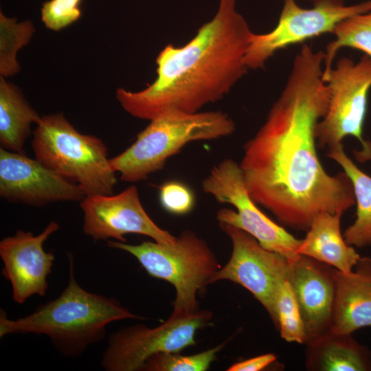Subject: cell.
<instances>
[{
    "label": "cell",
    "mask_w": 371,
    "mask_h": 371,
    "mask_svg": "<svg viewBox=\"0 0 371 371\" xmlns=\"http://www.w3.org/2000/svg\"><path fill=\"white\" fill-rule=\"evenodd\" d=\"M324 52L303 45L280 97L239 164L251 199L283 225L307 231L319 213H344L355 203L344 172L328 175L317 153L315 131L330 91L322 80Z\"/></svg>",
    "instance_id": "1"
},
{
    "label": "cell",
    "mask_w": 371,
    "mask_h": 371,
    "mask_svg": "<svg viewBox=\"0 0 371 371\" xmlns=\"http://www.w3.org/2000/svg\"><path fill=\"white\" fill-rule=\"evenodd\" d=\"M252 34L236 0H219L214 16L186 45H166L156 58L157 77L141 91H116L132 116L151 120L170 111L199 112L221 100L247 74Z\"/></svg>",
    "instance_id": "2"
},
{
    "label": "cell",
    "mask_w": 371,
    "mask_h": 371,
    "mask_svg": "<svg viewBox=\"0 0 371 371\" xmlns=\"http://www.w3.org/2000/svg\"><path fill=\"white\" fill-rule=\"evenodd\" d=\"M69 278L61 294L16 319L0 310V337L34 333L47 336L65 357L80 355L88 346L103 340L106 327L113 322L139 319L119 301L84 289L76 281L71 256Z\"/></svg>",
    "instance_id": "3"
},
{
    "label": "cell",
    "mask_w": 371,
    "mask_h": 371,
    "mask_svg": "<svg viewBox=\"0 0 371 371\" xmlns=\"http://www.w3.org/2000/svg\"><path fill=\"white\" fill-rule=\"evenodd\" d=\"M150 121L132 145L110 158L113 170L120 173L123 181H144L161 170L168 159L187 144L227 137L236 128L233 120L222 111L187 113L170 111Z\"/></svg>",
    "instance_id": "4"
},
{
    "label": "cell",
    "mask_w": 371,
    "mask_h": 371,
    "mask_svg": "<svg viewBox=\"0 0 371 371\" xmlns=\"http://www.w3.org/2000/svg\"><path fill=\"white\" fill-rule=\"evenodd\" d=\"M32 146L37 160L76 183L86 196L113 194L116 172L106 146L98 137L79 133L63 113L41 117Z\"/></svg>",
    "instance_id": "5"
},
{
    "label": "cell",
    "mask_w": 371,
    "mask_h": 371,
    "mask_svg": "<svg viewBox=\"0 0 371 371\" xmlns=\"http://www.w3.org/2000/svg\"><path fill=\"white\" fill-rule=\"evenodd\" d=\"M108 247L133 256L146 273L171 284L176 291L172 313L189 314L199 310L197 296L221 269L207 242L192 230H183L174 244L144 241L131 245L107 240Z\"/></svg>",
    "instance_id": "6"
},
{
    "label": "cell",
    "mask_w": 371,
    "mask_h": 371,
    "mask_svg": "<svg viewBox=\"0 0 371 371\" xmlns=\"http://www.w3.org/2000/svg\"><path fill=\"white\" fill-rule=\"evenodd\" d=\"M330 91L328 111L317 124V146L328 148L341 144L348 136L355 137L361 149L355 152L357 161L371 160V142L363 137V125L371 89V58L363 54L355 63L348 57L322 75Z\"/></svg>",
    "instance_id": "7"
},
{
    "label": "cell",
    "mask_w": 371,
    "mask_h": 371,
    "mask_svg": "<svg viewBox=\"0 0 371 371\" xmlns=\"http://www.w3.org/2000/svg\"><path fill=\"white\" fill-rule=\"evenodd\" d=\"M202 189L220 203L236 208H222L216 213L218 223L240 229L255 238L265 249L276 252L288 260L299 254L301 240L265 215L249 196L240 165L225 159L213 166L202 181Z\"/></svg>",
    "instance_id": "8"
},
{
    "label": "cell",
    "mask_w": 371,
    "mask_h": 371,
    "mask_svg": "<svg viewBox=\"0 0 371 371\" xmlns=\"http://www.w3.org/2000/svg\"><path fill=\"white\" fill-rule=\"evenodd\" d=\"M212 312L198 310L170 316L149 328L137 324L117 330L109 339L101 366L106 371H142L146 361L159 352H179L195 345L197 330L211 324Z\"/></svg>",
    "instance_id": "9"
},
{
    "label": "cell",
    "mask_w": 371,
    "mask_h": 371,
    "mask_svg": "<svg viewBox=\"0 0 371 371\" xmlns=\"http://www.w3.org/2000/svg\"><path fill=\"white\" fill-rule=\"evenodd\" d=\"M313 2L312 8H304L295 0H284L275 27L264 34L252 32L245 57L248 69L262 68L279 50L324 34H333L344 19L371 11V0L349 5L344 0Z\"/></svg>",
    "instance_id": "10"
},
{
    "label": "cell",
    "mask_w": 371,
    "mask_h": 371,
    "mask_svg": "<svg viewBox=\"0 0 371 371\" xmlns=\"http://www.w3.org/2000/svg\"><path fill=\"white\" fill-rule=\"evenodd\" d=\"M218 225L230 238L232 251L212 284L229 280L245 288L263 306L276 327L275 296L279 284L287 278L289 260L262 247L245 231L224 223Z\"/></svg>",
    "instance_id": "11"
},
{
    "label": "cell",
    "mask_w": 371,
    "mask_h": 371,
    "mask_svg": "<svg viewBox=\"0 0 371 371\" xmlns=\"http://www.w3.org/2000/svg\"><path fill=\"white\" fill-rule=\"evenodd\" d=\"M84 233L95 240L126 243L125 235L146 236L162 244H174L177 237L159 227L144 210L135 186L117 194L85 196L80 203Z\"/></svg>",
    "instance_id": "12"
},
{
    "label": "cell",
    "mask_w": 371,
    "mask_h": 371,
    "mask_svg": "<svg viewBox=\"0 0 371 371\" xmlns=\"http://www.w3.org/2000/svg\"><path fill=\"white\" fill-rule=\"evenodd\" d=\"M0 196L9 202L41 207L81 201L80 187L25 153L0 148Z\"/></svg>",
    "instance_id": "13"
},
{
    "label": "cell",
    "mask_w": 371,
    "mask_h": 371,
    "mask_svg": "<svg viewBox=\"0 0 371 371\" xmlns=\"http://www.w3.org/2000/svg\"><path fill=\"white\" fill-rule=\"evenodd\" d=\"M58 229L59 225L51 221L38 235L19 229L1 240L2 275L11 284L15 303L22 304L33 295L46 294L55 256L52 251H45L43 245Z\"/></svg>",
    "instance_id": "14"
},
{
    "label": "cell",
    "mask_w": 371,
    "mask_h": 371,
    "mask_svg": "<svg viewBox=\"0 0 371 371\" xmlns=\"http://www.w3.org/2000/svg\"><path fill=\"white\" fill-rule=\"evenodd\" d=\"M287 278L300 307L306 342L330 328L335 295L333 267L298 255L289 260Z\"/></svg>",
    "instance_id": "15"
},
{
    "label": "cell",
    "mask_w": 371,
    "mask_h": 371,
    "mask_svg": "<svg viewBox=\"0 0 371 371\" xmlns=\"http://www.w3.org/2000/svg\"><path fill=\"white\" fill-rule=\"evenodd\" d=\"M335 295L330 330L351 334L371 326V258L359 259L352 271L333 268Z\"/></svg>",
    "instance_id": "16"
},
{
    "label": "cell",
    "mask_w": 371,
    "mask_h": 371,
    "mask_svg": "<svg viewBox=\"0 0 371 371\" xmlns=\"http://www.w3.org/2000/svg\"><path fill=\"white\" fill-rule=\"evenodd\" d=\"M343 213L322 212L312 221L297 253L343 271L353 270L361 258L354 247L346 243L341 233Z\"/></svg>",
    "instance_id": "17"
},
{
    "label": "cell",
    "mask_w": 371,
    "mask_h": 371,
    "mask_svg": "<svg viewBox=\"0 0 371 371\" xmlns=\"http://www.w3.org/2000/svg\"><path fill=\"white\" fill-rule=\"evenodd\" d=\"M306 366L313 371L371 370V355L351 334L330 329L304 343Z\"/></svg>",
    "instance_id": "18"
},
{
    "label": "cell",
    "mask_w": 371,
    "mask_h": 371,
    "mask_svg": "<svg viewBox=\"0 0 371 371\" xmlns=\"http://www.w3.org/2000/svg\"><path fill=\"white\" fill-rule=\"evenodd\" d=\"M41 117L21 89L6 78L0 76L1 147L24 153L23 147L31 133V126L36 124Z\"/></svg>",
    "instance_id": "19"
},
{
    "label": "cell",
    "mask_w": 371,
    "mask_h": 371,
    "mask_svg": "<svg viewBox=\"0 0 371 371\" xmlns=\"http://www.w3.org/2000/svg\"><path fill=\"white\" fill-rule=\"evenodd\" d=\"M326 155L335 161L350 179L357 203L356 219L345 230L344 240L352 247L371 245V177L350 159L342 144L330 148Z\"/></svg>",
    "instance_id": "20"
},
{
    "label": "cell",
    "mask_w": 371,
    "mask_h": 371,
    "mask_svg": "<svg viewBox=\"0 0 371 371\" xmlns=\"http://www.w3.org/2000/svg\"><path fill=\"white\" fill-rule=\"evenodd\" d=\"M333 34L335 39L327 45L324 52L323 75L333 67L341 48L359 49L371 58V11L344 19L337 25Z\"/></svg>",
    "instance_id": "21"
},
{
    "label": "cell",
    "mask_w": 371,
    "mask_h": 371,
    "mask_svg": "<svg viewBox=\"0 0 371 371\" xmlns=\"http://www.w3.org/2000/svg\"><path fill=\"white\" fill-rule=\"evenodd\" d=\"M34 32L31 21L17 22L16 18L0 12V76L8 78L19 72L17 52L30 43Z\"/></svg>",
    "instance_id": "22"
},
{
    "label": "cell",
    "mask_w": 371,
    "mask_h": 371,
    "mask_svg": "<svg viewBox=\"0 0 371 371\" xmlns=\"http://www.w3.org/2000/svg\"><path fill=\"white\" fill-rule=\"evenodd\" d=\"M276 328L287 342L304 344L305 331L298 303L288 278L279 284L275 296Z\"/></svg>",
    "instance_id": "23"
},
{
    "label": "cell",
    "mask_w": 371,
    "mask_h": 371,
    "mask_svg": "<svg viewBox=\"0 0 371 371\" xmlns=\"http://www.w3.org/2000/svg\"><path fill=\"white\" fill-rule=\"evenodd\" d=\"M225 343L192 355L179 352H159L149 357L142 371H205L215 360Z\"/></svg>",
    "instance_id": "24"
},
{
    "label": "cell",
    "mask_w": 371,
    "mask_h": 371,
    "mask_svg": "<svg viewBox=\"0 0 371 371\" xmlns=\"http://www.w3.org/2000/svg\"><path fill=\"white\" fill-rule=\"evenodd\" d=\"M82 0H49L41 8V21L53 31H60L80 19Z\"/></svg>",
    "instance_id": "25"
},
{
    "label": "cell",
    "mask_w": 371,
    "mask_h": 371,
    "mask_svg": "<svg viewBox=\"0 0 371 371\" xmlns=\"http://www.w3.org/2000/svg\"><path fill=\"white\" fill-rule=\"evenodd\" d=\"M159 202L168 213L184 215L194 207L195 196L193 191L186 184L179 181H169L159 188Z\"/></svg>",
    "instance_id": "26"
},
{
    "label": "cell",
    "mask_w": 371,
    "mask_h": 371,
    "mask_svg": "<svg viewBox=\"0 0 371 371\" xmlns=\"http://www.w3.org/2000/svg\"><path fill=\"white\" fill-rule=\"evenodd\" d=\"M277 357L273 353H267L230 366L227 371H260L267 368L276 361Z\"/></svg>",
    "instance_id": "27"
},
{
    "label": "cell",
    "mask_w": 371,
    "mask_h": 371,
    "mask_svg": "<svg viewBox=\"0 0 371 371\" xmlns=\"http://www.w3.org/2000/svg\"><path fill=\"white\" fill-rule=\"evenodd\" d=\"M310 1H313V0H310Z\"/></svg>",
    "instance_id": "28"
}]
</instances>
